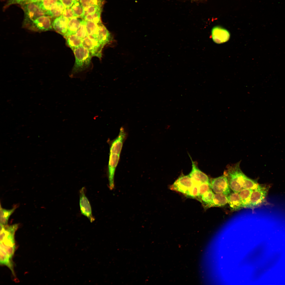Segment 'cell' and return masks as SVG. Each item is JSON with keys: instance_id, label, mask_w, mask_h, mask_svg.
I'll use <instances>...</instances> for the list:
<instances>
[{"instance_id": "7a4b0ae2", "label": "cell", "mask_w": 285, "mask_h": 285, "mask_svg": "<svg viewBox=\"0 0 285 285\" xmlns=\"http://www.w3.org/2000/svg\"><path fill=\"white\" fill-rule=\"evenodd\" d=\"M18 226L17 224L8 226L0 223V243L10 255H13L15 251L14 235Z\"/></svg>"}, {"instance_id": "83f0119b", "label": "cell", "mask_w": 285, "mask_h": 285, "mask_svg": "<svg viewBox=\"0 0 285 285\" xmlns=\"http://www.w3.org/2000/svg\"><path fill=\"white\" fill-rule=\"evenodd\" d=\"M104 0H79V2L84 8L93 5H98L102 7Z\"/></svg>"}, {"instance_id": "44dd1931", "label": "cell", "mask_w": 285, "mask_h": 285, "mask_svg": "<svg viewBox=\"0 0 285 285\" xmlns=\"http://www.w3.org/2000/svg\"><path fill=\"white\" fill-rule=\"evenodd\" d=\"M85 21L88 35L98 40L99 30L97 24L92 21Z\"/></svg>"}, {"instance_id": "7c38bea8", "label": "cell", "mask_w": 285, "mask_h": 285, "mask_svg": "<svg viewBox=\"0 0 285 285\" xmlns=\"http://www.w3.org/2000/svg\"><path fill=\"white\" fill-rule=\"evenodd\" d=\"M192 163V169L189 175L194 184L199 185L203 183H210L207 175L201 170L190 157Z\"/></svg>"}, {"instance_id": "484cf974", "label": "cell", "mask_w": 285, "mask_h": 285, "mask_svg": "<svg viewBox=\"0 0 285 285\" xmlns=\"http://www.w3.org/2000/svg\"><path fill=\"white\" fill-rule=\"evenodd\" d=\"M259 184L256 180L251 179L245 175L242 187L243 189L253 190L256 188Z\"/></svg>"}, {"instance_id": "4fadbf2b", "label": "cell", "mask_w": 285, "mask_h": 285, "mask_svg": "<svg viewBox=\"0 0 285 285\" xmlns=\"http://www.w3.org/2000/svg\"><path fill=\"white\" fill-rule=\"evenodd\" d=\"M230 34L226 30L218 26L213 27L211 31L213 41L216 43H222L227 41L230 38Z\"/></svg>"}, {"instance_id": "ac0fdd59", "label": "cell", "mask_w": 285, "mask_h": 285, "mask_svg": "<svg viewBox=\"0 0 285 285\" xmlns=\"http://www.w3.org/2000/svg\"><path fill=\"white\" fill-rule=\"evenodd\" d=\"M82 20L77 17L69 19L68 24L67 32L64 36V38H66L70 35L75 34L81 25Z\"/></svg>"}, {"instance_id": "4dcf8cb0", "label": "cell", "mask_w": 285, "mask_h": 285, "mask_svg": "<svg viewBox=\"0 0 285 285\" xmlns=\"http://www.w3.org/2000/svg\"><path fill=\"white\" fill-rule=\"evenodd\" d=\"M198 196L197 200H198L200 197L206 192L211 189V183H203L198 186Z\"/></svg>"}, {"instance_id": "ba28073f", "label": "cell", "mask_w": 285, "mask_h": 285, "mask_svg": "<svg viewBox=\"0 0 285 285\" xmlns=\"http://www.w3.org/2000/svg\"><path fill=\"white\" fill-rule=\"evenodd\" d=\"M120 154L115 152L110 151L108 164V186L111 190L115 188V173L120 159Z\"/></svg>"}, {"instance_id": "2e32d148", "label": "cell", "mask_w": 285, "mask_h": 285, "mask_svg": "<svg viewBox=\"0 0 285 285\" xmlns=\"http://www.w3.org/2000/svg\"><path fill=\"white\" fill-rule=\"evenodd\" d=\"M227 197L228 203L232 210L237 211L243 208L239 193L231 192Z\"/></svg>"}, {"instance_id": "9a60e30c", "label": "cell", "mask_w": 285, "mask_h": 285, "mask_svg": "<svg viewBox=\"0 0 285 285\" xmlns=\"http://www.w3.org/2000/svg\"><path fill=\"white\" fill-rule=\"evenodd\" d=\"M97 24L99 30L98 40L100 44L104 46L112 41V36L101 22Z\"/></svg>"}, {"instance_id": "7402d4cb", "label": "cell", "mask_w": 285, "mask_h": 285, "mask_svg": "<svg viewBox=\"0 0 285 285\" xmlns=\"http://www.w3.org/2000/svg\"><path fill=\"white\" fill-rule=\"evenodd\" d=\"M253 190L243 189L239 193L243 207L248 208Z\"/></svg>"}, {"instance_id": "8d00e7d4", "label": "cell", "mask_w": 285, "mask_h": 285, "mask_svg": "<svg viewBox=\"0 0 285 285\" xmlns=\"http://www.w3.org/2000/svg\"><path fill=\"white\" fill-rule=\"evenodd\" d=\"M43 0H25L22 3H38L40 2Z\"/></svg>"}, {"instance_id": "d6a6232c", "label": "cell", "mask_w": 285, "mask_h": 285, "mask_svg": "<svg viewBox=\"0 0 285 285\" xmlns=\"http://www.w3.org/2000/svg\"><path fill=\"white\" fill-rule=\"evenodd\" d=\"M100 8H101V7L98 5L91 6L84 8V13L82 18H84L88 15L94 13Z\"/></svg>"}, {"instance_id": "d590c367", "label": "cell", "mask_w": 285, "mask_h": 285, "mask_svg": "<svg viewBox=\"0 0 285 285\" xmlns=\"http://www.w3.org/2000/svg\"><path fill=\"white\" fill-rule=\"evenodd\" d=\"M25 0H7V3L5 6L6 7L11 5L16 4H22Z\"/></svg>"}, {"instance_id": "f546056e", "label": "cell", "mask_w": 285, "mask_h": 285, "mask_svg": "<svg viewBox=\"0 0 285 285\" xmlns=\"http://www.w3.org/2000/svg\"><path fill=\"white\" fill-rule=\"evenodd\" d=\"M59 0H43L39 2L41 8L45 12L48 10L51 7Z\"/></svg>"}, {"instance_id": "836d02e7", "label": "cell", "mask_w": 285, "mask_h": 285, "mask_svg": "<svg viewBox=\"0 0 285 285\" xmlns=\"http://www.w3.org/2000/svg\"><path fill=\"white\" fill-rule=\"evenodd\" d=\"M62 15L69 19L77 17L75 16L71 7L65 8Z\"/></svg>"}, {"instance_id": "d4e9b609", "label": "cell", "mask_w": 285, "mask_h": 285, "mask_svg": "<svg viewBox=\"0 0 285 285\" xmlns=\"http://www.w3.org/2000/svg\"><path fill=\"white\" fill-rule=\"evenodd\" d=\"M101 8H100L94 13L87 15L83 19L86 21H92L98 24L101 22Z\"/></svg>"}, {"instance_id": "3957f363", "label": "cell", "mask_w": 285, "mask_h": 285, "mask_svg": "<svg viewBox=\"0 0 285 285\" xmlns=\"http://www.w3.org/2000/svg\"><path fill=\"white\" fill-rule=\"evenodd\" d=\"M73 51L75 61L71 74L72 77L86 69L90 64L92 56L89 51L83 46Z\"/></svg>"}, {"instance_id": "e575fe53", "label": "cell", "mask_w": 285, "mask_h": 285, "mask_svg": "<svg viewBox=\"0 0 285 285\" xmlns=\"http://www.w3.org/2000/svg\"><path fill=\"white\" fill-rule=\"evenodd\" d=\"M64 5L65 8L71 7L76 1L79 0H59Z\"/></svg>"}, {"instance_id": "e0dca14e", "label": "cell", "mask_w": 285, "mask_h": 285, "mask_svg": "<svg viewBox=\"0 0 285 285\" xmlns=\"http://www.w3.org/2000/svg\"><path fill=\"white\" fill-rule=\"evenodd\" d=\"M65 8L62 3L58 1L45 12V15L51 17H59L62 15Z\"/></svg>"}, {"instance_id": "9c48e42d", "label": "cell", "mask_w": 285, "mask_h": 285, "mask_svg": "<svg viewBox=\"0 0 285 285\" xmlns=\"http://www.w3.org/2000/svg\"><path fill=\"white\" fill-rule=\"evenodd\" d=\"M193 185L189 175H182L178 178L170 187V188L186 195Z\"/></svg>"}, {"instance_id": "8fae6325", "label": "cell", "mask_w": 285, "mask_h": 285, "mask_svg": "<svg viewBox=\"0 0 285 285\" xmlns=\"http://www.w3.org/2000/svg\"><path fill=\"white\" fill-rule=\"evenodd\" d=\"M83 46L90 52L92 56L101 58L102 50L104 46L101 45L98 40L91 37L88 35L83 39Z\"/></svg>"}, {"instance_id": "30bf717a", "label": "cell", "mask_w": 285, "mask_h": 285, "mask_svg": "<svg viewBox=\"0 0 285 285\" xmlns=\"http://www.w3.org/2000/svg\"><path fill=\"white\" fill-rule=\"evenodd\" d=\"M86 189L84 187L82 188L79 191V204L81 213L87 217L91 222H93L95 218L92 213L91 206L86 196Z\"/></svg>"}, {"instance_id": "52a82bcc", "label": "cell", "mask_w": 285, "mask_h": 285, "mask_svg": "<svg viewBox=\"0 0 285 285\" xmlns=\"http://www.w3.org/2000/svg\"><path fill=\"white\" fill-rule=\"evenodd\" d=\"M210 183L211 189L215 193L222 194L227 196L231 193L227 177L224 174L221 176L212 179Z\"/></svg>"}, {"instance_id": "4316f807", "label": "cell", "mask_w": 285, "mask_h": 285, "mask_svg": "<svg viewBox=\"0 0 285 285\" xmlns=\"http://www.w3.org/2000/svg\"><path fill=\"white\" fill-rule=\"evenodd\" d=\"M71 7L76 17H83L84 13V8L80 2H75Z\"/></svg>"}, {"instance_id": "d6986e66", "label": "cell", "mask_w": 285, "mask_h": 285, "mask_svg": "<svg viewBox=\"0 0 285 285\" xmlns=\"http://www.w3.org/2000/svg\"><path fill=\"white\" fill-rule=\"evenodd\" d=\"M228 203L227 196L221 193H215L209 208L222 207Z\"/></svg>"}, {"instance_id": "f1b7e54d", "label": "cell", "mask_w": 285, "mask_h": 285, "mask_svg": "<svg viewBox=\"0 0 285 285\" xmlns=\"http://www.w3.org/2000/svg\"><path fill=\"white\" fill-rule=\"evenodd\" d=\"M75 35L82 39L88 35L86 21L84 20H82L81 25L76 32Z\"/></svg>"}, {"instance_id": "5b68a950", "label": "cell", "mask_w": 285, "mask_h": 285, "mask_svg": "<svg viewBox=\"0 0 285 285\" xmlns=\"http://www.w3.org/2000/svg\"><path fill=\"white\" fill-rule=\"evenodd\" d=\"M22 7L24 12L23 25H26L41 16L45 15V11L42 10L38 3H23Z\"/></svg>"}, {"instance_id": "277c9868", "label": "cell", "mask_w": 285, "mask_h": 285, "mask_svg": "<svg viewBox=\"0 0 285 285\" xmlns=\"http://www.w3.org/2000/svg\"><path fill=\"white\" fill-rule=\"evenodd\" d=\"M270 187L269 185L259 184L253 189L248 208L253 209L268 203L267 198Z\"/></svg>"}, {"instance_id": "603a6c76", "label": "cell", "mask_w": 285, "mask_h": 285, "mask_svg": "<svg viewBox=\"0 0 285 285\" xmlns=\"http://www.w3.org/2000/svg\"><path fill=\"white\" fill-rule=\"evenodd\" d=\"M215 194L210 189L205 193L198 200L202 203L205 208H209V206L212 202Z\"/></svg>"}, {"instance_id": "1f68e13d", "label": "cell", "mask_w": 285, "mask_h": 285, "mask_svg": "<svg viewBox=\"0 0 285 285\" xmlns=\"http://www.w3.org/2000/svg\"><path fill=\"white\" fill-rule=\"evenodd\" d=\"M198 186L194 184L185 195L188 197L197 199L198 196Z\"/></svg>"}, {"instance_id": "cb8c5ba5", "label": "cell", "mask_w": 285, "mask_h": 285, "mask_svg": "<svg viewBox=\"0 0 285 285\" xmlns=\"http://www.w3.org/2000/svg\"><path fill=\"white\" fill-rule=\"evenodd\" d=\"M17 207L15 206L12 208L7 210L3 208L0 206V223L3 225H7L9 218L11 215L14 212Z\"/></svg>"}, {"instance_id": "6da1fadb", "label": "cell", "mask_w": 285, "mask_h": 285, "mask_svg": "<svg viewBox=\"0 0 285 285\" xmlns=\"http://www.w3.org/2000/svg\"><path fill=\"white\" fill-rule=\"evenodd\" d=\"M240 162L234 165H229L224 173L227 177L231 189L238 193L243 189L242 185L246 175L240 169Z\"/></svg>"}, {"instance_id": "ffe728a7", "label": "cell", "mask_w": 285, "mask_h": 285, "mask_svg": "<svg viewBox=\"0 0 285 285\" xmlns=\"http://www.w3.org/2000/svg\"><path fill=\"white\" fill-rule=\"evenodd\" d=\"M65 39L67 45L73 51L75 49L83 46V39L77 36L75 34L70 35Z\"/></svg>"}, {"instance_id": "8992f818", "label": "cell", "mask_w": 285, "mask_h": 285, "mask_svg": "<svg viewBox=\"0 0 285 285\" xmlns=\"http://www.w3.org/2000/svg\"><path fill=\"white\" fill-rule=\"evenodd\" d=\"M52 23L51 17L45 15L22 26L24 28L32 31L41 32L52 30Z\"/></svg>"}, {"instance_id": "5bb4252c", "label": "cell", "mask_w": 285, "mask_h": 285, "mask_svg": "<svg viewBox=\"0 0 285 285\" xmlns=\"http://www.w3.org/2000/svg\"><path fill=\"white\" fill-rule=\"evenodd\" d=\"M69 20L62 15L56 18L52 22L53 28L57 33L64 36L67 32Z\"/></svg>"}]
</instances>
